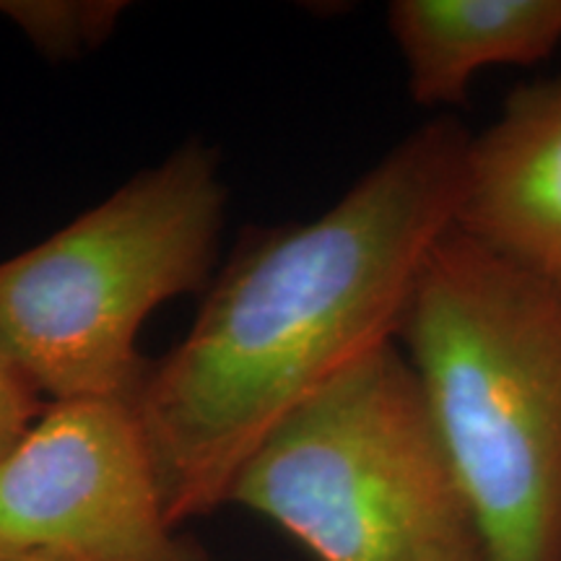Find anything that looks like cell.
<instances>
[{
	"label": "cell",
	"instance_id": "1",
	"mask_svg": "<svg viewBox=\"0 0 561 561\" xmlns=\"http://www.w3.org/2000/svg\"><path fill=\"white\" fill-rule=\"evenodd\" d=\"M468 144L450 117L421 125L325 214L261 229L210 280L136 396L178 528L229 504L244 462L297 405L398 341L455 227Z\"/></svg>",
	"mask_w": 561,
	"mask_h": 561
},
{
	"label": "cell",
	"instance_id": "2",
	"mask_svg": "<svg viewBox=\"0 0 561 561\" xmlns=\"http://www.w3.org/2000/svg\"><path fill=\"white\" fill-rule=\"evenodd\" d=\"M398 343L486 561H561V286L450 229Z\"/></svg>",
	"mask_w": 561,
	"mask_h": 561
},
{
	"label": "cell",
	"instance_id": "3",
	"mask_svg": "<svg viewBox=\"0 0 561 561\" xmlns=\"http://www.w3.org/2000/svg\"><path fill=\"white\" fill-rule=\"evenodd\" d=\"M216 151L187 140L100 206L0 263V351L47 403L136 401L153 310L206 291L227 221Z\"/></svg>",
	"mask_w": 561,
	"mask_h": 561
},
{
	"label": "cell",
	"instance_id": "4",
	"mask_svg": "<svg viewBox=\"0 0 561 561\" xmlns=\"http://www.w3.org/2000/svg\"><path fill=\"white\" fill-rule=\"evenodd\" d=\"M229 504L318 561H419L476 536L416 369L392 341L362 356L261 442Z\"/></svg>",
	"mask_w": 561,
	"mask_h": 561
},
{
	"label": "cell",
	"instance_id": "5",
	"mask_svg": "<svg viewBox=\"0 0 561 561\" xmlns=\"http://www.w3.org/2000/svg\"><path fill=\"white\" fill-rule=\"evenodd\" d=\"M0 541L60 561H208L170 520L136 401H53L0 462Z\"/></svg>",
	"mask_w": 561,
	"mask_h": 561
},
{
	"label": "cell",
	"instance_id": "6",
	"mask_svg": "<svg viewBox=\"0 0 561 561\" xmlns=\"http://www.w3.org/2000/svg\"><path fill=\"white\" fill-rule=\"evenodd\" d=\"M455 229L561 286V79L517 87L471 136Z\"/></svg>",
	"mask_w": 561,
	"mask_h": 561
},
{
	"label": "cell",
	"instance_id": "7",
	"mask_svg": "<svg viewBox=\"0 0 561 561\" xmlns=\"http://www.w3.org/2000/svg\"><path fill=\"white\" fill-rule=\"evenodd\" d=\"M390 34L413 102L460 104L489 66H536L561 45V0H396Z\"/></svg>",
	"mask_w": 561,
	"mask_h": 561
},
{
	"label": "cell",
	"instance_id": "8",
	"mask_svg": "<svg viewBox=\"0 0 561 561\" xmlns=\"http://www.w3.org/2000/svg\"><path fill=\"white\" fill-rule=\"evenodd\" d=\"M117 0H0L11 21L42 58L68 62L100 50L125 16Z\"/></svg>",
	"mask_w": 561,
	"mask_h": 561
},
{
	"label": "cell",
	"instance_id": "9",
	"mask_svg": "<svg viewBox=\"0 0 561 561\" xmlns=\"http://www.w3.org/2000/svg\"><path fill=\"white\" fill-rule=\"evenodd\" d=\"M47 401L0 351V462L16 450L26 432L45 413Z\"/></svg>",
	"mask_w": 561,
	"mask_h": 561
},
{
	"label": "cell",
	"instance_id": "10",
	"mask_svg": "<svg viewBox=\"0 0 561 561\" xmlns=\"http://www.w3.org/2000/svg\"><path fill=\"white\" fill-rule=\"evenodd\" d=\"M419 561H486V557H483L479 538L462 536L450 543L434 546Z\"/></svg>",
	"mask_w": 561,
	"mask_h": 561
},
{
	"label": "cell",
	"instance_id": "11",
	"mask_svg": "<svg viewBox=\"0 0 561 561\" xmlns=\"http://www.w3.org/2000/svg\"><path fill=\"white\" fill-rule=\"evenodd\" d=\"M0 561H60V559L47 557V553H42V551L24 549V546H13V543L0 541Z\"/></svg>",
	"mask_w": 561,
	"mask_h": 561
}]
</instances>
